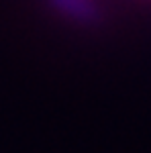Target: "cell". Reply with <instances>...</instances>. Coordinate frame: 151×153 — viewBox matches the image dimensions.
Returning a JSON list of instances; mask_svg holds the SVG:
<instances>
[]
</instances>
